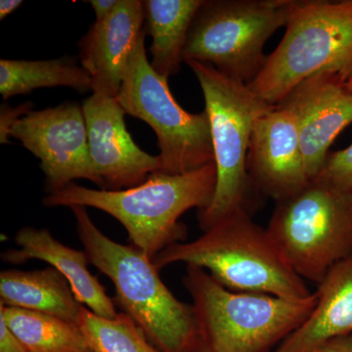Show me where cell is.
<instances>
[{"mask_svg": "<svg viewBox=\"0 0 352 352\" xmlns=\"http://www.w3.org/2000/svg\"><path fill=\"white\" fill-rule=\"evenodd\" d=\"M140 0H119L113 13L90 27L78 43L80 65L91 76L92 94L117 98L127 64L146 34Z\"/></svg>", "mask_w": 352, "mask_h": 352, "instance_id": "5bb4252c", "label": "cell"}, {"mask_svg": "<svg viewBox=\"0 0 352 352\" xmlns=\"http://www.w3.org/2000/svg\"><path fill=\"white\" fill-rule=\"evenodd\" d=\"M315 294L311 314L275 352H317L329 340L352 333V254L329 270Z\"/></svg>", "mask_w": 352, "mask_h": 352, "instance_id": "2e32d148", "label": "cell"}, {"mask_svg": "<svg viewBox=\"0 0 352 352\" xmlns=\"http://www.w3.org/2000/svg\"><path fill=\"white\" fill-rule=\"evenodd\" d=\"M200 83L210 120L217 166L214 198L199 210V226L207 231L227 215L248 210L251 188L247 168L248 151L256 120L274 106L261 100L244 82H238L199 61L185 62Z\"/></svg>", "mask_w": 352, "mask_h": 352, "instance_id": "8992f818", "label": "cell"}, {"mask_svg": "<svg viewBox=\"0 0 352 352\" xmlns=\"http://www.w3.org/2000/svg\"><path fill=\"white\" fill-rule=\"evenodd\" d=\"M145 36L132 52L118 101L126 113L149 124L156 133L160 149L157 173L182 175L198 170L214 162L208 113L187 112L177 103L168 78L152 68Z\"/></svg>", "mask_w": 352, "mask_h": 352, "instance_id": "9c48e42d", "label": "cell"}, {"mask_svg": "<svg viewBox=\"0 0 352 352\" xmlns=\"http://www.w3.org/2000/svg\"><path fill=\"white\" fill-rule=\"evenodd\" d=\"M0 318L28 352H87L89 349L78 325L52 315L0 305Z\"/></svg>", "mask_w": 352, "mask_h": 352, "instance_id": "ffe728a7", "label": "cell"}, {"mask_svg": "<svg viewBox=\"0 0 352 352\" xmlns=\"http://www.w3.org/2000/svg\"><path fill=\"white\" fill-rule=\"evenodd\" d=\"M87 352H94V351H90V349H88V351Z\"/></svg>", "mask_w": 352, "mask_h": 352, "instance_id": "f546056e", "label": "cell"}, {"mask_svg": "<svg viewBox=\"0 0 352 352\" xmlns=\"http://www.w3.org/2000/svg\"><path fill=\"white\" fill-rule=\"evenodd\" d=\"M0 352H28L17 336L0 318Z\"/></svg>", "mask_w": 352, "mask_h": 352, "instance_id": "cb8c5ba5", "label": "cell"}, {"mask_svg": "<svg viewBox=\"0 0 352 352\" xmlns=\"http://www.w3.org/2000/svg\"><path fill=\"white\" fill-rule=\"evenodd\" d=\"M247 168L252 186L275 201L293 196L310 182L298 126L291 113L274 106L258 118Z\"/></svg>", "mask_w": 352, "mask_h": 352, "instance_id": "4fadbf2b", "label": "cell"}, {"mask_svg": "<svg viewBox=\"0 0 352 352\" xmlns=\"http://www.w3.org/2000/svg\"><path fill=\"white\" fill-rule=\"evenodd\" d=\"M14 242L17 248L2 252V261L10 264H23L32 259L45 261L68 280L76 300L90 311L105 318L118 316L115 302L88 270L90 261L87 252L64 245L47 229L32 226L21 228Z\"/></svg>", "mask_w": 352, "mask_h": 352, "instance_id": "9a60e30c", "label": "cell"}, {"mask_svg": "<svg viewBox=\"0 0 352 352\" xmlns=\"http://www.w3.org/2000/svg\"><path fill=\"white\" fill-rule=\"evenodd\" d=\"M271 239L303 280L320 284L329 270L352 254V193L318 179L276 201Z\"/></svg>", "mask_w": 352, "mask_h": 352, "instance_id": "52a82bcc", "label": "cell"}, {"mask_svg": "<svg viewBox=\"0 0 352 352\" xmlns=\"http://www.w3.org/2000/svg\"><path fill=\"white\" fill-rule=\"evenodd\" d=\"M182 281L201 340L212 352H270L307 320L317 302L315 293L286 298L231 291L195 266H186Z\"/></svg>", "mask_w": 352, "mask_h": 352, "instance_id": "277c9868", "label": "cell"}, {"mask_svg": "<svg viewBox=\"0 0 352 352\" xmlns=\"http://www.w3.org/2000/svg\"><path fill=\"white\" fill-rule=\"evenodd\" d=\"M193 352H212L210 351V349H208L207 346H206L205 344H204L203 340H201L200 344H198V346L196 347L195 349H194Z\"/></svg>", "mask_w": 352, "mask_h": 352, "instance_id": "83f0119b", "label": "cell"}, {"mask_svg": "<svg viewBox=\"0 0 352 352\" xmlns=\"http://www.w3.org/2000/svg\"><path fill=\"white\" fill-rule=\"evenodd\" d=\"M349 87H351L352 89V85H351V83H349Z\"/></svg>", "mask_w": 352, "mask_h": 352, "instance_id": "f1b7e54d", "label": "cell"}, {"mask_svg": "<svg viewBox=\"0 0 352 352\" xmlns=\"http://www.w3.org/2000/svg\"><path fill=\"white\" fill-rule=\"evenodd\" d=\"M215 186L217 166L212 162L182 175L153 173L142 184L120 191L69 183L48 192L43 205L102 210L120 222L131 245L153 259L168 245L180 242L185 234L180 217L191 208L205 210L214 198Z\"/></svg>", "mask_w": 352, "mask_h": 352, "instance_id": "6da1fadb", "label": "cell"}, {"mask_svg": "<svg viewBox=\"0 0 352 352\" xmlns=\"http://www.w3.org/2000/svg\"><path fill=\"white\" fill-rule=\"evenodd\" d=\"M90 263L113 282L115 302L162 352H193L201 342L193 307L164 285L153 259L133 245L102 232L87 208H69Z\"/></svg>", "mask_w": 352, "mask_h": 352, "instance_id": "7a4b0ae2", "label": "cell"}, {"mask_svg": "<svg viewBox=\"0 0 352 352\" xmlns=\"http://www.w3.org/2000/svg\"><path fill=\"white\" fill-rule=\"evenodd\" d=\"M67 87L80 94L92 91L91 76L75 58L0 60V94L4 100L44 87Z\"/></svg>", "mask_w": 352, "mask_h": 352, "instance_id": "d6986e66", "label": "cell"}, {"mask_svg": "<svg viewBox=\"0 0 352 352\" xmlns=\"http://www.w3.org/2000/svg\"><path fill=\"white\" fill-rule=\"evenodd\" d=\"M22 0H1L0 1V21H3L9 15L15 12L22 6Z\"/></svg>", "mask_w": 352, "mask_h": 352, "instance_id": "4316f807", "label": "cell"}, {"mask_svg": "<svg viewBox=\"0 0 352 352\" xmlns=\"http://www.w3.org/2000/svg\"><path fill=\"white\" fill-rule=\"evenodd\" d=\"M276 107L293 116L310 180L318 177L336 138L352 124V89L336 74L322 72L294 87Z\"/></svg>", "mask_w": 352, "mask_h": 352, "instance_id": "8fae6325", "label": "cell"}, {"mask_svg": "<svg viewBox=\"0 0 352 352\" xmlns=\"http://www.w3.org/2000/svg\"><path fill=\"white\" fill-rule=\"evenodd\" d=\"M157 270L185 263L207 271L226 288L286 298L311 295L292 270L267 229L252 221L248 210L227 215L191 242L171 244L153 258Z\"/></svg>", "mask_w": 352, "mask_h": 352, "instance_id": "3957f363", "label": "cell"}, {"mask_svg": "<svg viewBox=\"0 0 352 352\" xmlns=\"http://www.w3.org/2000/svg\"><path fill=\"white\" fill-rule=\"evenodd\" d=\"M292 0H204L192 23L183 62L212 65L249 85L266 63L264 46L286 27Z\"/></svg>", "mask_w": 352, "mask_h": 352, "instance_id": "ba28073f", "label": "cell"}, {"mask_svg": "<svg viewBox=\"0 0 352 352\" xmlns=\"http://www.w3.org/2000/svg\"><path fill=\"white\" fill-rule=\"evenodd\" d=\"M85 2L89 3L94 9L96 22H101L113 13L119 3V0H90Z\"/></svg>", "mask_w": 352, "mask_h": 352, "instance_id": "d4e9b609", "label": "cell"}, {"mask_svg": "<svg viewBox=\"0 0 352 352\" xmlns=\"http://www.w3.org/2000/svg\"><path fill=\"white\" fill-rule=\"evenodd\" d=\"M0 305L52 315L78 325L83 305L68 280L53 267L0 273Z\"/></svg>", "mask_w": 352, "mask_h": 352, "instance_id": "e0dca14e", "label": "cell"}, {"mask_svg": "<svg viewBox=\"0 0 352 352\" xmlns=\"http://www.w3.org/2000/svg\"><path fill=\"white\" fill-rule=\"evenodd\" d=\"M32 111V104L24 103L21 104L16 108H1V118H0V139H1L2 144L9 143V131L13 124L17 122L23 116L27 115Z\"/></svg>", "mask_w": 352, "mask_h": 352, "instance_id": "603a6c76", "label": "cell"}, {"mask_svg": "<svg viewBox=\"0 0 352 352\" xmlns=\"http://www.w3.org/2000/svg\"><path fill=\"white\" fill-rule=\"evenodd\" d=\"M317 352H352V333L329 340Z\"/></svg>", "mask_w": 352, "mask_h": 352, "instance_id": "484cf974", "label": "cell"}, {"mask_svg": "<svg viewBox=\"0 0 352 352\" xmlns=\"http://www.w3.org/2000/svg\"><path fill=\"white\" fill-rule=\"evenodd\" d=\"M78 327L94 352H162L124 312L115 318H105L83 305Z\"/></svg>", "mask_w": 352, "mask_h": 352, "instance_id": "44dd1931", "label": "cell"}, {"mask_svg": "<svg viewBox=\"0 0 352 352\" xmlns=\"http://www.w3.org/2000/svg\"><path fill=\"white\" fill-rule=\"evenodd\" d=\"M41 161L48 192L75 180L85 179L100 187L90 157L82 106L65 102L56 107L31 111L9 131Z\"/></svg>", "mask_w": 352, "mask_h": 352, "instance_id": "30bf717a", "label": "cell"}, {"mask_svg": "<svg viewBox=\"0 0 352 352\" xmlns=\"http://www.w3.org/2000/svg\"><path fill=\"white\" fill-rule=\"evenodd\" d=\"M88 146L101 190L138 186L159 170V157L143 151L127 131L117 98L92 94L82 103Z\"/></svg>", "mask_w": 352, "mask_h": 352, "instance_id": "7c38bea8", "label": "cell"}, {"mask_svg": "<svg viewBox=\"0 0 352 352\" xmlns=\"http://www.w3.org/2000/svg\"><path fill=\"white\" fill-rule=\"evenodd\" d=\"M322 72L352 82V0H292L281 43L247 85L276 106L298 83Z\"/></svg>", "mask_w": 352, "mask_h": 352, "instance_id": "5b68a950", "label": "cell"}, {"mask_svg": "<svg viewBox=\"0 0 352 352\" xmlns=\"http://www.w3.org/2000/svg\"><path fill=\"white\" fill-rule=\"evenodd\" d=\"M204 0H145L146 32L151 36L152 68L166 78L177 75L185 44Z\"/></svg>", "mask_w": 352, "mask_h": 352, "instance_id": "ac0fdd59", "label": "cell"}, {"mask_svg": "<svg viewBox=\"0 0 352 352\" xmlns=\"http://www.w3.org/2000/svg\"><path fill=\"white\" fill-rule=\"evenodd\" d=\"M349 83H351V85H352V82H349Z\"/></svg>", "mask_w": 352, "mask_h": 352, "instance_id": "4dcf8cb0", "label": "cell"}, {"mask_svg": "<svg viewBox=\"0 0 352 352\" xmlns=\"http://www.w3.org/2000/svg\"><path fill=\"white\" fill-rule=\"evenodd\" d=\"M315 179L352 193V143L346 149L329 153L323 170Z\"/></svg>", "mask_w": 352, "mask_h": 352, "instance_id": "7402d4cb", "label": "cell"}]
</instances>
